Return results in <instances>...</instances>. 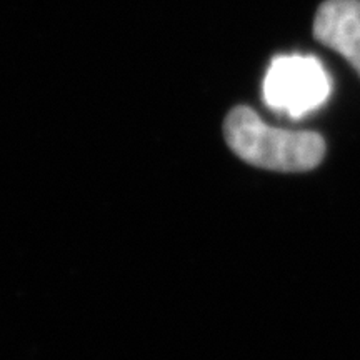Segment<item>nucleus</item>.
I'll use <instances>...</instances> for the list:
<instances>
[{"instance_id":"f03ea898","label":"nucleus","mask_w":360,"mask_h":360,"mask_svg":"<svg viewBox=\"0 0 360 360\" xmlns=\"http://www.w3.org/2000/svg\"><path fill=\"white\" fill-rule=\"evenodd\" d=\"M332 82L315 57L281 56L270 64L264 80V101L272 110L294 119L322 105Z\"/></svg>"},{"instance_id":"7ed1b4c3","label":"nucleus","mask_w":360,"mask_h":360,"mask_svg":"<svg viewBox=\"0 0 360 360\" xmlns=\"http://www.w3.org/2000/svg\"><path fill=\"white\" fill-rule=\"evenodd\" d=\"M314 37L347 58L360 75V0H326L315 15Z\"/></svg>"},{"instance_id":"f257e3e1","label":"nucleus","mask_w":360,"mask_h":360,"mask_svg":"<svg viewBox=\"0 0 360 360\" xmlns=\"http://www.w3.org/2000/svg\"><path fill=\"white\" fill-rule=\"evenodd\" d=\"M224 134L229 147L255 167L304 172L317 167L326 155V142L319 134L270 127L244 105L227 115Z\"/></svg>"}]
</instances>
